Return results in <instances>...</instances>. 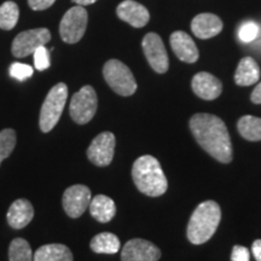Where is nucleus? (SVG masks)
<instances>
[{
	"label": "nucleus",
	"instance_id": "obj_1",
	"mask_svg": "<svg viewBox=\"0 0 261 261\" xmlns=\"http://www.w3.org/2000/svg\"><path fill=\"white\" fill-rule=\"evenodd\" d=\"M189 125L196 142L212 158L221 163L232 161V144L223 120L212 114H196Z\"/></svg>",
	"mask_w": 261,
	"mask_h": 261
},
{
	"label": "nucleus",
	"instance_id": "obj_2",
	"mask_svg": "<svg viewBox=\"0 0 261 261\" xmlns=\"http://www.w3.org/2000/svg\"><path fill=\"white\" fill-rule=\"evenodd\" d=\"M132 178L140 192L150 197H158L167 191L168 181L161 165L151 155L140 156L132 167Z\"/></svg>",
	"mask_w": 261,
	"mask_h": 261
},
{
	"label": "nucleus",
	"instance_id": "obj_3",
	"mask_svg": "<svg viewBox=\"0 0 261 261\" xmlns=\"http://www.w3.org/2000/svg\"><path fill=\"white\" fill-rule=\"evenodd\" d=\"M221 220V210L214 201H204L192 213L188 225V238L192 244H203L215 233Z\"/></svg>",
	"mask_w": 261,
	"mask_h": 261
},
{
	"label": "nucleus",
	"instance_id": "obj_4",
	"mask_svg": "<svg viewBox=\"0 0 261 261\" xmlns=\"http://www.w3.org/2000/svg\"><path fill=\"white\" fill-rule=\"evenodd\" d=\"M68 87L63 83L55 85L47 93L40 110L39 125L44 133L50 132L60 121L62 113L67 103Z\"/></svg>",
	"mask_w": 261,
	"mask_h": 261
},
{
	"label": "nucleus",
	"instance_id": "obj_5",
	"mask_svg": "<svg viewBox=\"0 0 261 261\" xmlns=\"http://www.w3.org/2000/svg\"><path fill=\"white\" fill-rule=\"evenodd\" d=\"M103 76L114 92L123 97L132 96L137 90V83L132 71L119 60H110L104 64Z\"/></svg>",
	"mask_w": 261,
	"mask_h": 261
},
{
	"label": "nucleus",
	"instance_id": "obj_6",
	"mask_svg": "<svg viewBox=\"0 0 261 261\" xmlns=\"http://www.w3.org/2000/svg\"><path fill=\"white\" fill-rule=\"evenodd\" d=\"M89 22V15L84 6H73L65 12L60 23L62 40L67 44H75L83 39Z\"/></svg>",
	"mask_w": 261,
	"mask_h": 261
},
{
	"label": "nucleus",
	"instance_id": "obj_7",
	"mask_svg": "<svg viewBox=\"0 0 261 261\" xmlns=\"http://www.w3.org/2000/svg\"><path fill=\"white\" fill-rule=\"evenodd\" d=\"M97 93L92 86H84L71 97L69 113L71 119L79 125H85L93 119L97 112Z\"/></svg>",
	"mask_w": 261,
	"mask_h": 261
},
{
	"label": "nucleus",
	"instance_id": "obj_8",
	"mask_svg": "<svg viewBox=\"0 0 261 261\" xmlns=\"http://www.w3.org/2000/svg\"><path fill=\"white\" fill-rule=\"evenodd\" d=\"M51 40V33L47 28H35L19 33L14 39L11 51L17 58L27 57L34 54L38 47L45 46Z\"/></svg>",
	"mask_w": 261,
	"mask_h": 261
},
{
	"label": "nucleus",
	"instance_id": "obj_9",
	"mask_svg": "<svg viewBox=\"0 0 261 261\" xmlns=\"http://www.w3.org/2000/svg\"><path fill=\"white\" fill-rule=\"evenodd\" d=\"M142 47L150 67L156 73L163 74L168 70V55L160 35L156 33H148L143 39Z\"/></svg>",
	"mask_w": 261,
	"mask_h": 261
},
{
	"label": "nucleus",
	"instance_id": "obj_10",
	"mask_svg": "<svg viewBox=\"0 0 261 261\" xmlns=\"http://www.w3.org/2000/svg\"><path fill=\"white\" fill-rule=\"evenodd\" d=\"M115 136L112 132H103L92 140L87 149V158L98 167H106L113 161L115 151Z\"/></svg>",
	"mask_w": 261,
	"mask_h": 261
},
{
	"label": "nucleus",
	"instance_id": "obj_11",
	"mask_svg": "<svg viewBox=\"0 0 261 261\" xmlns=\"http://www.w3.org/2000/svg\"><path fill=\"white\" fill-rule=\"evenodd\" d=\"M92 200L91 190L87 187L81 184L73 185L64 191L62 203L64 212L70 218H79L89 208L90 202Z\"/></svg>",
	"mask_w": 261,
	"mask_h": 261
},
{
	"label": "nucleus",
	"instance_id": "obj_12",
	"mask_svg": "<svg viewBox=\"0 0 261 261\" xmlns=\"http://www.w3.org/2000/svg\"><path fill=\"white\" fill-rule=\"evenodd\" d=\"M161 257V250L149 241L133 238L122 248V261H158Z\"/></svg>",
	"mask_w": 261,
	"mask_h": 261
},
{
	"label": "nucleus",
	"instance_id": "obj_13",
	"mask_svg": "<svg viewBox=\"0 0 261 261\" xmlns=\"http://www.w3.org/2000/svg\"><path fill=\"white\" fill-rule=\"evenodd\" d=\"M116 15L123 22L132 25L135 28H142L148 24L150 15L148 9L144 5L139 4L135 0H125L117 6Z\"/></svg>",
	"mask_w": 261,
	"mask_h": 261
},
{
	"label": "nucleus",
	"instance_id": "obj_14",
	"mask_svg": "<svg viewBox=\"0 0 261 261\" xmlns=\"http://www.w3.org/2000/svg\"><path fill=\"white\" fill-rule=\"evenodd\" d=\"M192 91L197 97L205 100H213L221 94L223 84L214 75L205 71L196 74L191 83Z\"/></svg>",
	"mask_w": 261,
	"mask_h": 261
},
{
	"label": "nucleus",
	"instance_id": "obj_15",
	"mask_svg": "<svg viewBox=\"0 0 261 261\" xmlns=\"http://www.w3.org/2000/svg\"><path fill=\"white\" fill-rule=\"evenodd\" d=\"M171 47L179 60L187 63H195L200 57L198 48L188 33L177 31L171 35Z\"/></svg>",
	"mask_w": 261,
	"mask_h": 261
},
{
	"label": "nucleus",
	"instance_id": "obj_16",
	"mask_svg": "<svg viewBox=\"0 0 261 261\" xmlns=\"http://www.w3.org/2000/svg\"><path fill=\"white\" fill-rule=\"evenodd\" d=\"M191 31L198 39H211L223 31V21L213 14H200L192 19Z\"/></svg>",
	"mask_w": 261,
	"mask_h": 261
},
{
	"label": "nucleus",
	"instance_id": "obj_17",
	"mask_svg": "<svg viewBox=\"0 0 261 261\" xmlns=\"http://www.w3.org/2000/svg\"><path fill=\"white\" fill-rule=\"evenodd\" d=\"M34 217V208L31 202L24 198L16 200L10 205L8 212V223L12 228L19 230L31 223Z\"/></svg>",
	"mask_w": 261,
	"mask_h": 261
},
{
	"label": "nucleus",
	"instance_id": "obj_18",
	"mask_svg": "<svg viewBox=\"0 0 261 261\" xmlns=\"http://www.w3.org/2000/svg\"><path fill=\"white\" fill-rule=\"evenodd\" d=\"M90 213L99 223H109L115 217L116 205L106 195H97L90 202Z\"/></svg>",
	"mask_w": 261,
	"mask_h": 261
},
{
	"label": "nucleus",
	"instance_id": "obj_19",
	"mask_svg": "<svg viewBox=\"0 0 261 261\" xmlns=\"http://www.w3.org/2000/svg\"><path fill=\"white\" fill-rule=\"evenodd\" d=\"M260 79V68L252 57H244L238 63L234 83L238 86H250Z\"/></svg>",
	"mask_w": 261,
	"mask_h": 261
},
{
	"label": "nucleus",
	"instance_id": "obj_20",
	"mask_svg": "<svg viewBox=\"0 0 261 261\" xmlns=\"http://www.w3.org/2000/svg\"><path fill=\"white\" fill-rule=\"evenodd\" d=\"M34 261H73V254L64 244H45L33 256Z\"/></svg>",
	"mask_w": 261,
	"mask_h": 261
},
{
	"label": "nucleus",
	"instance_id": "obj_21",
	"mask_svg": "<svg viewBox=\"0 0 261 261\" xmlns=\"http://www.w3.org/2000/svg\"><path fill=\"white\" fill-rule=\"evenodd\" d=\"M90 247L97 254H116L121 247V243L116 234L102 232L92 238Z\"/></svg>",
	"mask_w": 261,
	"mask_h": 261
},
{
	"label": "nucleus",
	"instance_id": "obj_22",
	"mask_svg": "<svg viewBox=\"0 0 261 261\" xmlns=\"http://www.w3.org/2000/svg\"><path fill=\"white\" fill-rule=\"evenodd\" d=\"M237 128L244 139L250 142L261 140V119L256 116L246 115L238 120Z\"/></svg>",
	"mask_w": 261,
	"mask_h": 261
},
{
	"label": "nucleus",
	"instance_id": "obj_23",
	"mask_svg": "<svg viewBox=\"0 0 261 261\" xmlns=\"http://www.w3.org/2000/svg\"><path fill=\"white\" fill-rule=\"evenodd\" d=\"M19 9L14 2H5L0 6V28L4 31H11L17 24Z\"/></svg>",
	"mask_w": 261,
	"mask_h": 261
},
{
	"label": "nucleus",
	"instance_id": "obj_24",
	"mask_svg": "<svg viewBox=\"0 0 261 261\" xmlns=\"http://www.w3.org/2000/svg\"><path fill=\"white\" fill-rule=\"evenodd\" d=\"M10 261H32V248L23 238H15L9 248Z\"/></svg>",
	"mask_w": 261,
	"mask_h": 261
},
{
	"label": "nucleus",
	"instance_id": "obj_25",
	"mask_svg": "<svg viewBox=\"0 0 261 261\" xmlns=\"http://www.w3.org/2000/svg\"><path fill=\"white\" fill-rule=\"evenodd\" d=\"M16 145V132L11 128L0 130V165L11 155Z\"/></svg>",
	"mask_w": 261,
	"mask_h": 261
},
{
	"label": "nucleus",
	"instance_id": "obj_26",
	"mask_svg": "<svg viewBox=\"0 0 261 261\" xmlns=\"http://www.w3.org/2000/svg\"><path fill=\"white\" fill-rule=\"evenodd\" d=\"M257 34H259V25L253 21H248L243 23L238 31V38L243 42H252L255 40Z\"/></svg>",
	"mask_w": 261,
	"mask_h": 261
},
{
	"label": "nucleus",
	"instance_id": "obj_27",
	"mask_svg": "<svg viewBox=\"0 0 261 261\" xmlns=\"http://www.w3.org/2000/svg\"><path fill=\"white\" fill-rule=\"evenodd\" d=\"M10 75L16 80L23 81L33 75V68L28 64L23 63H12L10 67Z\"/></svg>",
	"mask_w": 261,
	"mask_h": 261
},
{
	"label": "nucleus",
	"instance_id": "obj_28",
	"mask_svg": "<svg viewBox=\"0 0 261 261\" xmlns=\"http://www.w3.org/2000/svg\"><path fill=\"white\" fill-rule=\"evenodd\" d=\"M33 55H34V65L38 70H45L50 67V56L46 47H38Z\"/></svg>",
	"mask_w": 261,
	"mask_h": 261
},
{
	"label": "nucleus",
	"instance_id": "obj_29",
	"mask_svg": "<svg viewBox=\"0 0 261 261\" xmlns=\"http://www.w3.org/2000/svg\"><path fill=\"white\" fill-rule=\"evenodd\" d=\"M250 254L249 250L243 246H234L231 254V261H249Z\"/></svg>",
	"mask_w": 261,
	"mask_h": 261
},
{
	"label": "nucleus",
	"instance_id": "obj_30",
	"mask_svg": "<svg viewBox=\"0 0 261 261\" xmlns=\"http://www.w3.org/2000/svg\"><path fill=\"white\" fill-rule=\"evenodd\" d=\"M55 2L56 0H28V5L34 11H42V10L51 8L55 4Z\"/></svg>",
	"mask_w": 261,
	"mask_h": 261
},
{
	"label": "nucleus",
	"instance_id": "obj_31",
	"mask_svg": "<svg viewBox=\"0 0 261 261\" xmlns=\"http://www.w3.org/2000/svg\"><path fill=\"white\" fill-rule=\"evenodd\" d=\"M253 255L256 261H261V240H256L253 242L252 246Z\"/></svg>",
	"mask_w": 261,
	"mask_h": 261
},
{
	"label": "nucleus",
	"instance_id": "obj_32",
	"mask_svg": "<svg viewBox=\"0 0 261 261\" xmlns=\"http://www.w3.org/2000/svg\"><path fill=\"white\" fill-rule=\"evenodd\" d=\"M250 99H252L254 104H261V83L254 89L252 96H250Z\"/></svg>",
	"mask_w": 261,
	"mask_h": 261
},
{
	"label": "nucleus",
	"instance_id": "obj_33",
	"mask_svg": "<svg viewBox=\"0 0 261 261\" xmlns=\"http://www.w3.org/2000/svg\"><path fill=\"white\" fill-rule=\"evenodd\" d=\"M76 5H80V6H87V5H91V4H94V3L97 2V0H73Z\"/></svg>",
	"mask_w": 261,
	"mask_h": 261
}]
</instances>
